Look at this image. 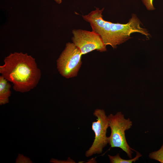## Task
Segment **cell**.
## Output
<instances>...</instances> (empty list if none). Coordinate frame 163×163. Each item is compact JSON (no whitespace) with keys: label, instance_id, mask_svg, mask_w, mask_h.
Masks as SVG:
<instances>
[{"label":"cell","instance_id":"5b68a950","mask_svg":"<svg viewBox=\"0 0 163 163\" xmlns=\"http://www.w3.org/2000/svg\"><path fill=\"white\" fill-rule=\"evenodd\" d=\"M93 114L97 118V121L93 122L91 126L95 137L91 145L85 153L87 157L101 153L109 142L108 137L106 136L107 129L109 127V123L107 116L104 110L96 109Z\"/></svg>","mask_w":163,"mask_h":163},{"label":"cell","instance_id":"9c48e42d","mask_svg":"<svg viewBox=\"0 0 163 163\" xmlns=\"http://www.w3.org/2000/svg\"><path fill=\"white\" fill-rule=\"evenodd\" d=\"M146 9L149 11L154 10L155 8L153 5V0H141Z\"/></svg>","mask_w":163,"mask_h":163},{"label":"cell","instance_id":"30bf717a","mask_svg":"<svg viewBox=\"0 0 163 163\" xmlns=\"http://www.w3.org/2000/svg\"><path fill=\"white\" fill-rule=\"evenodd\" d=\"M56 2V3L58 4H60L62 2V0H54Z\"/></svg>","mask_w":163,"mask_h":163},{"label":"cell","instance_id":"ba28073f","mask_svg":"<svg viewBox=\"0 0 163 163\" xmlns=\"http://www.w3.org/2000/svg\"><path fill=\"white\" fill-rule=\"evenodd\" d=\"M142 156L139 152L136 151V155L133 158L130 159H125L122 158L120 156L119 153L117 154L115 156H111L109 155L108 156L110 160V163H132L135 162L139 160V157Z\"/></svg>","mask_w":163,"mask_h":163},{"label":"cell","instance_id":"52a82bcc","mask_svg":"<svg viewBox=\"0 0 163 163\" xmlns=\"http://www.w3.org/2000/svg\"><path fill=\"white\" fill-rule=\"evenodd\" d=\"M11 85L2 76H0V104H4L9 102L11 94Z\"/></svg>","mask_w":163,"mask_h":163},{"label":"cell","instance_id":"3957f363","mask_svg":"<svg viewBox=\"0 0 163 163\" xmlns=\"http://www.w3.org/2000/svg\"><path fill=\"white\" fill-rule=\"evenodd\" d=\"M109 126L111 133L108 137L109 145L111 148L117 147L121 149L128 157L132 158V149L128 144L125 132L131 128L133 123L129 118L126 119L121 112H118L115 115L111 113L107 116Z\"/></svg>","mask_w":163,"mask_h":163},{"label":"cell","instance_id":"6da1fadb","mask_svg":"<svg viewBox=\"0 0 163 163\" xmlns=\"http://www.w3.org/2000/svg\"><path fill=\"white\" fill-rule=\"evenodd\" d=\"M0 66L2 76L13 85L16 91L25 92L36 87L41 76L35 59L27 53L14 52L10 53Z\"/></svg>","mask_w":163,"mask_h":163},{"label":"cell","instance_id":"277c9868","mask_svg":"<svg viewBox=\"0 0 163 163\" xmlns=\"http://www.w3.org/2000/svg\"><path fill=\"white\" fill-rule=\"evenodd\" d=\"M82 55L73 43H67L57 60V68L60 74L66 78L76 76L82 64Z\"/></svg>","mask_w":163,"mask_h":163},{"label":"cell","instance_id":"7a4b0ae2","mask_svg":"<svg viewBox=\"0 0 163 163\" xmlns=\"http://www.w3.org/2000/svg\"><path fill=\"white\" fill-rule=\"evenodd\" d=\"M141 24L134 14H132L131 18L126 24L107 21L104 25V30L108 36V45L116 48L117 45L128 40L130 38V34L135 32L148 37L150 34L146 29L141 27Z\"/></svg>","mask_w":163,"mask_h":163},{"label":"cell","instance_id":"8992f818","mask_svg":"<svg viewBox=\"0 0 163 163\" xmlns=\"http://www.w3.org/2000/svg\"><path fill=\"white\" fill-rule=\"evenodd\" d=\"M72 33L73 42L82 55L95 50L101 52L106 51V45L100 36L94 31L78 29L73 30Z\"/></svg>","mask_w":163,"mask_h":163}]
</instances>
